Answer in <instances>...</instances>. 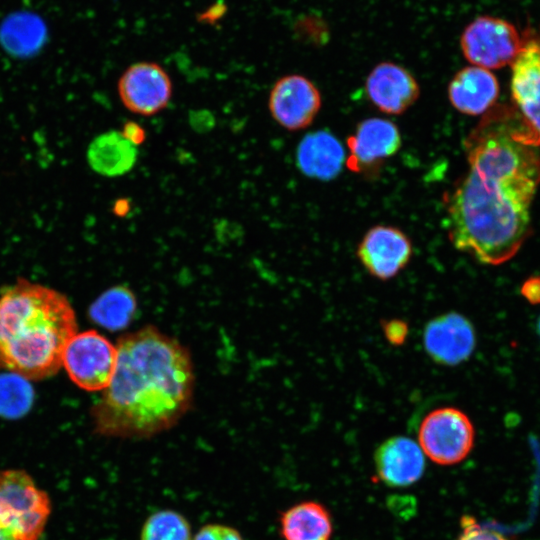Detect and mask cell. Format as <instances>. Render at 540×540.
<instances>
[{"label":"cell","mask_w":540,"mask_h":540,"mask_svg":"<svg viewBox=\"0 0 540 540\" xmlns=\"http://www.w3.org/2000/svg\"><path fill=\"white\" fill-rule=\"evenodd\" d=\"M279 532L283 540H330L332 518L321 503L302 501L280 513Z\"/></svg>","instance_id":"obj_18"},{"label":"cell","mask_w":540,"mask_h":540,"mask_svg":"<svg viewBox=\"0 0 540 540\" xmlns=\"http://www.w3.org/2000/svg\"><path fill=\"white\" fill-rule=\"evenodd\" d=\"M345 162L342 144L327 131L305 135L297 147V166L310 178L332 180L341 172Z\"/></svg>","instance_id":"obj_17"},{"label":"cell","mask_w":540,"mask_h":540,"mask_svg":"<svg viewBox=\"0 0 540 540\" xmlns=\"http://www.w3.org/2000/svg\"><path fill=\"white\" fill-rule=\"evenodd\" d=\"M137 158V147L116 130L98 135L87 149V161L91 169L106 177L128 173L135 166Z\"/></svg>","instance_id":"obj_19"},{"label":"cell","mask_w":540,"mask_h":540,"mask_svg":"<svg viewBox=\"0 0 540 540\" xmlns=\"http://www.w3.org/2000/svg\"><path fill=\"white\" fill-rule=\"evenodd\" d=\"M370 101L382 112L399 115L411 107L419 97L420 87L414 76L404 67L381 62L369 73L365 83Z\"/></svg>","instance_id":"obj_14"},{"label":"cell","mask_w":540,"mask_h":540,"mask_svg":"<svg viewBox=\"0 0 540 540\" xmlns=\"http://www.w3.org/2000/svg\"><path fill=\"white\" fill-rule=\"evenodd\" d=\"M538 332L540 334V317H539V320H538Z\"/></svg>","instance_id":"obj_30"},{"label":"cell","mask_w":540,"mask_h":540,"mask_svg":"<svg viewBox=\"0 0 540 540\" xmlns=\"http://www.w3.org/2000/svg\"><path fill=\"white\" fill-rule=\"evenodd\" d=\"M130 210V204L126 199H119L114 205V213L118 216H125Z\"/></svg>","instance_id":"obj_29"},{"label":"cell","mask_w":540,"mask_h":540,"mask_svg":"<svg viewBox=\"0 0 540 540\" xmlns=\"http://www.w3.org/2000/svg\"><path fill=\"white\" fill-rule=\"evenodd\" d=\"M117 90L123 105L134 114L152 116L169 104L172 81L162 66L154 62H137L120 76Z\"/></svg>","instance_id":"obj_8"},{"label":"cell","mask_w":540,"mask_h":540,"mask_svg":"<svg viewBox=\"0 0 540 540\" xmlns=\"http://www.w3.org/2000/svg\"><path fill=\"white\" fill-rule=\"evenodd\" d=\"M123 137L136 147L146 140L145 129L135 121H127L120 130Z\"/></svg>","instance_id":"obj_27"},{"label":"cell","mask_w":540,"mask_h":540,"mask_svg":"<svg viewBox=\"0 0 540 540\" xmlns=\"http://www.w3.org/2000/svg\"><path fill=\"white\" fill-rule=\"evenodd\" d=\"M117 363V347L95 330L77 332L67 343L62 366L70 379L87 391L104 390Z\"/></svg>","instance_id":"obj_7"},{"label":"cell","mask_w":540,"mask_h":540,"mask_svg":"<svg viewBox=\"0 0 540 540\" xmlns=\"http://www.w3.org/2000/svg\"><path fill=\"white\" fill-rule=\"evenodd\" d=\"M137 301L126 286H114L102 293L90 306L89 316L98 325L112 331L125 328L134 318Z\"/></svg>","instance_id":"obj_20"},{"label":"cell","mask_w":540,"mask_h":540,"mask_svg":"<svg viewBox=\"0 0 540 540\" xmlns=\"http://www.w3.org/2000/svg\"><path fill=\"white\" fill-rule=\"evenodd\" d=\"M511 65L514 107L540 139V37H524L522 48Z\"/></svg>","instance_id":"obj_13"},{"label":"cell","mask_w":540,"mask_h":540,"mask_svg":"<svg viewBox=\"0 0 540 540\" xmlns=\"http://www.w3.org/2000/svg\"><path fill=\"white\" fill-rule=\"evenodd\" d=\"M468 172L447 199L453 246L487 265L519 251L540 185V139L516 108L487 111L464 141Z\"/></svg>","instance_id":"obj_1"},{"label":"cell","mask_w":540,"mask_h":540,"mask_svg":"<svg viewBox=\"0 0 540 540\" xmlns=\"http://www.w3.org/2000/svg\"><path fill=\"white\" fill-rule=\"evenodd\" d=\"M475 430L470 418L451 406L430 411L418 430V444L423 453L439 465H454L471 452Z\"/></svg>","instance_id":"obj_5"},{"label":"cell","mask_w":540,"mask_h":540,"mask_svg":"<svg viewBox=\"0 0 540 540\" xmlns=\"http://www.w3.org/2000/svg\"><path fill=\"white\" fill-rule=\"evenodd\" d=\"M321 103V94L315 84L298 74L279 78L268 97L272 118L289 131L307 128L317 116Z\"/></svg>","instance_id":"obj_9"},{"label":"cell","mask_w":540,"mask_h":540,"mask_svg":"<svg viewBox=\"0 0 540 540\" xmlns=\"http://www.w3.org/2000/svg\"><path fill=\"white\" fill-rule=\"evenodd\" d=\"M46 29L34 14L21 13L9 17L1 26L0 40L12 55L27 57L37 52L45 39Z\"/></svg>","instance_id":"obj_21"},{"label":"cell","mask_w":540,"mask_h":540,"mask_svg":"<svg viewBox=\"0 0 540 540\" xmlns=\"http://www.w3.org/2000/svg\"><path fill=\"white\" fill-rule=\"evenodd\" d=\"M499 95V84L490 70L468 66L459 70L448 86V97L459 112L478 116L493 107Z\"/></svg>","instance_id":"obj_16"},{"label":"cell","mask_w":540,"mask_h":540,"mask_svg":"<svg viewBox=\"0 0 540 540\" xmlns=\"http://www.w3.org/2000/svg\"><path fill=\"white\" fill-rule=\"evenodd\" d=\"M461 532L457 540H511L504 534L487 528L470 515H464L460 521Z\"/></svg>","instance_id":"obj_24"},{"label":"cell","mask_w":540,"mask_h":540,"mask_svg":"<svg viewBox=\"0 0 540 540\" xmlns=\"http://www.w3.org/2000/svg\"><path fill=\"white\" fill-rule=\"evenodd\" d=\"M33 397L27 379L11 372L0 375V416L21 417L30 409Z\"/></svg>","instance_id":"obj_23"},{"label":"cell","mask_w":540,"mask_h":540,"mask_svg":"<svg viewBox=\"0 0 540 540\" xmlns=\"http://www.w3.org/2000/svg\"><path fill=\"white\" fill-rule=\"evenodd\" d=\"M191 523L181 512L165 508L149 514L141 525L139 540H192Z\"/></svg>","instance_id":"obj_22"},{"label":"cell","mask_w":540,"mask_h":540,"mask_svg":"<svg viewBox=\"0 0 540 540\" xmlns=\"http://www.w3.org/2000/svg\"><path fill=\"white\" fill-rule=\"evenodd\" d=\"M523 44L514 25L493 16H480L464 29L460 47L464 57L474 66L499 69L512 64Z\"/></svg>","instance_id":"obj_6"},{"label":"cell","mask_w":540,"mask_h":540,"mask_svg":"<svg viewBox=\"0 0 540 540\" xmlns=\"http://www.w3.org/2000/svg\"><path fill=\"white\" fill-rule=\"evenodd\" d=\"M382 329L387 341L394 346L402 345L409 332L408 324L401 319L385 320Z\"/></svg>","instance_id":"obj_26"},{"label":"cell","mask_w":540,"mask_h":540,"mask_svg":"<svg viewBox=\"0 0 540 540\" xmlns=\"http://www.w3.org/2000/svg\"><path fill=\"white\" fill-rule=\"evenodd\" d=\"M413 253L412 242L400 229L376 225L361 239L357 256L367 272L379 279L389 280L409 263Z\"/></svg>","instance_id":"obj_11"},{"label":"cell","mask_w":540,"mask_h":540,"mask_svg":"<svg viewBox=\"0 0 540 540\" xmlns=\"http://www.w3.org/2000/svg\"><path fill=\"white\" fill-rule=\"evenodd\" d=\"M116 347L112 379L90 410L95 433L146 439L173 428L192 405L189 351L151 325L122 336Z\"/></svg>","instance_id":"obj_2"},{"label":"cell","mask_w":540,"mask_h":540,"mask_svg":"<svg viewBox=\"0 0 540 540\" xmlns=\"http://www.w3.org/2000/svg\"><path fill=\"white\" fill-rule=\"evenodd\" d=\"M76 333L75 311L59 291L25 278L0 289V368L27 380L50 377Z\"/></svg>","instance_id":"obj_3"},{"label":"cell","mask_w":540,"mask_h":540,"mask_svg":"<svg viewBox=\"0 0 540 540\" xmlns=\"http://www.w3.org/2000/svg\"><path fill=\"white\" fill-rule=\"evenodd\" d=\"M423 345L435 363L455 366L466 361L473 353L476 334L465 316L447 312L427 322L423 331Z\"/></svg>","instance_id":"obj_12"},{"label":"cell","mask_w":540,"mask_h":540,"mask_svg":"<svg viewBox=\"0 0 540 540\" xmlns=\"http://www.w3.org/2000/svg\"><path fill=\"white\" fill-rule=\"evenodd\" d=\"M520 292L531 304H540V275L531 276L524 281Z\"/></svg>","instance_id":"obj_28"},{"label":"cell","mask_w":540,"mask_h":540,"mask_svg":"<svg viewBox=\"0 0 540 540\" xmlns=\"http://www.w3.org/2000/svg\"><path fill=\"white\" fill-rule=\"evenodd\" d=\"M346 165L352 172L370 174L401 147L398 127L388 119L369 118L360 122L347 139Z\"/></svg>","instance_id":"obj_10"},{"label":"cell","mask_w":540,"mask_h":540,"mask_svg":"<svg viewBox=\"0 0 540 540\" xmlns=\"http://www.w3.org/2000/svg\"><path fill=\"white\" fill-rule=\"evenodd\" d=\"M378 478L390 487L416 483L425 470V454L420 445L406 436L390 437L374 453Z\"/></svg>","instance_id":"obj_15"},{"label":"cell","mask_w":540,"mask_h":540,"mask_svg":"<svg viewBox=\"0 0 540 540\" xmlns=\"http://www.w3.org/2000/svg\"><path fill=\"white\" fill-rule=\"evenodd\" d=\"M51 510L49 495L30 474L0 470V540H39Z\"/></svg>","instance_id":"obj_4"},{"label":"cell","mask_w":540,"mask_h":540,"mask_svg":"<svg viewBox=\"0 0 540 540\" xmlns=\"http://www.w3.org/2000/svg\"><path fill=\"white\" fill-rule=\"evenodd\" d=\"M192 540H245L234 526L225 523H206L201 526Z\"/></svg>","instance_id":"obj_25"}]
</instances>
